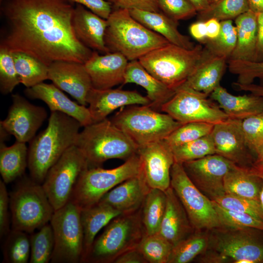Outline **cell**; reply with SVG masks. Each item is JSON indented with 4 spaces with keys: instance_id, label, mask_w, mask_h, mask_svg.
<instances>
[{
    "instance_id": "cell-1",
    "label": "cell",
    "mask_w": 263,
    "mask_h": 263,
    "mask_svg": "<svg viewBox=\"0 0 263 263\" xmlns=\"http://www.w3.org/2000/svg\"><path fill=\"white\" fill-rule=\"evenodd\" d=\"M75 6L69 0H0V47L26 54L48 66L58 61L84 64L94 51L75 35Z\"/></svg>"
},
{
    "instance_id": "cell-2",
    "label": "cell",
    "mask_w": 263,
    "mask_h": 263,
    "mask_svg": "<svg viewBox=\"0 0 263 263\" xmlns=\"http://www.w3.org/2000/svg\"><path fill=\"white\" fill-rule=\"evenodd\" d=\"M81 127L70 116L60 112H51L46 129L29 142L28 168L34 181L42 184L51 167L75 144Z\"/></svg>"
},
{
    "instance_id": "cell-3",
    "label": "cell",
    "mask_w": 263,
    "mask_h": 263,
    "mask_svg": "<svg viewBox=\"0 0 263 263\" xmlns=\"http://www.w3.org/2000/svg\"><path fill=\"white\" fill-rule=\"evenodd\" d=\"M105 43L110 52L123 55L130 61L169 42L134 19L128 9L117 8L107 19Z\"/></svg>"
},
{
    "instance_id": "cell-4",
    "label": "cell",
    "mask_w": 263,
    "mask_h": 263,
    "mask_svg": "<svg viewBox=\"0 0 263 263\" xmlns=\"http://www.w3.org/2000/svg\"><path fill=\"white\" fill-rule=\"evenodd\" d=\"M75 145L82 152L89 168L100 167L112 159L126 161L137 154L138 148L108 118L84 126Z\"/></svg>"
},
{
    "instance_id": "cell-5",
    "label": "cell",
    "mask_w": 263,
    "mask_h": 263,
    "mask_svg": "<svg viewBox=\"0 0 263 263\" xmlns=\"http://www.w3.org/2000/svg\"><path fill=\"white\" fill-rule=\"evenodd\" d=\"M203 49L202 44L189 49L169 43L150 52L138 60L151 75L176 91L195 70Z\"/></svg>"
},
{
    "instance_id": "cell-6",
    "label": "cell",
    "mask_w": 263,
    "mask_h": 263,
    "mask_svg": "<svg viewBox=\"0 0 263 263\" xmlns=\"http://www.w3.org/2000/svg\"><path fill=\"white\" fill-rule=\"evenodd\" d=\"M144 235L141 208L121 214L95 239L84 263H113L118 256L136 247Z\"/></svg>"
},
{
    "instance_id": "cell-7",
    "label": "cell",
    "mask_w": 263,
    "mask_h": 263,
    "mask_svg": "<svg viewBox=\"0 0 263 263\" xmlns=\"http://www.w3.org/2000/svg\"><path fill=\"white\" fill-rule=\"evenodd\" d=\"M110 120L138 147L164 140L182 125L148 105L121 108Z\"/></svg>"
},
{
    "instance_id": "cell-8",
    "label": "cell",
    "mask_w": 263,
    "mask_h": 263,
    "mask_svg": "<svg viewBox=\"0 0 263 263\" xmlns=\"http://www.w3.org/2000/svg\"><path fill=\"white\" fill-rule=\"evenodd\" d=\"M9 203L12 229L28 233L50 222L55 211L41 184L31 178L11 192Z\"/></svg>"
},
{
    "instance_id": "cell-9",
    "label": "cell",
    "mask_w": 263,
    "mask_h": 263,
    "mask_svg": "<svg viewBox=\"0 0 263 263\" xmlns=\"http://www.w3.org/2000/svg\"><path fill=\"white\" fill-rule=\"evenodd\" d=\"M140 170L137 154L113 169L88 168L79 177L70 201L81 209L90 207L98 203L106 193L118 184L138 175Z\"/></svg>"
},
{
    "instance_id": "cell-10",
    "label": "cell",
    "mask_w": 263,
    "mask_h": 263,
    "mask_svg": "<svg viewBox=\"0 0 263 263\" xmlns=\"http://www.w3.org/2000/svg\"><path fill=\"white\" fill-rule=\"evenodd\" d=\"M81 210L76 204L70 201L54 211L50 222L55 238L51 263H82L83 233Z\"/></svg>"
},
{
    "instance_id": "cell-11",
    "label": "cell",
    "mask_w": 263,
    "mask_h": 263,
    "mask_svg": "<svg viewBox=\"0 0 263 263\" xmlns=\"http://www.w3.org/2000/svg\"><path fill=\"white\" fill-rule=\"evenodd\" d=\"M170 187L195 231H209L222 226L212 200L195 186L181 163L174 162L171 167Z\"/></svg>"
},
{
    "instance_id": "cell-12",
    "label": "cell",
    "mask_w": 263,
    "mask_h": 263,
    "mask_svg": "<svg viewBox=\"0 0 263 263\" xmlns=\"http://www.w3.org/2000/svg\"><path fill=\"white\" fill-rule=\"evenodd\" d=\"M208 231L209 248L235 263H263V230L221 226Z\"/></svg>"
},
{
    "instance_id": "cell-13",
    "label": "cell",
    "mask_w": 263,
    "mask_h": 263,
    "mask_svg": "<svg viewBox=\"0 0 263 263\" xmlns=\"http://www.w3.org/2000/svg\"><path fill=\"white\" fill-rule=\"evenodd\" d=\"M88 168L85 157L75 145L49 169L41 185L55 211L71 200L79 177Z\"/></svg>"
},
{
    "instance_id": "cell-14",
    "label": "cell",
    "mask_w": 263,
    "mask_h": 263,
    "mask_svg": "<svg viewBox=\"0 0 263 263\" xmlns=\"http://www.w3.org/2000/svg\"><path fill=\"white\" fill-rule=\"evenodd\" d=\"M209 95L183 85L162 105L160 111L168 113L182 124L201 122L214 125L228 118Z\"/></svg>"
},
{
    "instance_id": "cell-15",
    "label": "cell",
    "mask_w": 263,
    "mask_h": 263,
    "mask_svg": "<svg viewBox=\"0 0 263 263\" xmlns=\"http://www.w3.org/2000/svg\"><path fill=\"white\" fill-rule=\"evenodd\" d=\"M195 186L211 200L225 194L224 177L234 163L213 154L182 164Z\"/></svg>"
},
{
    "instance_id": "cell-16",
    "label": "cell",
    "mask_w": 263,
    "mask_h": 263,
    "mask_svg": "<svg viewBox=\"0 0 263 263\" xmlns=\"http://www.w3.org/2000/svg\"><path fill=\"white\" fill-rule=\"evenodd\" d=\"M140 174L150 188L165 191L170 187V170L174 163L171 148L164 140L138 147Z\"/></svg>"
},
{
    "instance_id": "cell-17",
    "label": "cell",
    "mask_w": 263,
    "mask_h": 263,
    "mask_svg": "<svg viewBox=\"0 0 263 263\" xmlns=\"http://www.w3.org/2000/svg\"><path fill=\"white\" fill-rule=\"evenodd\" d=\"M12 104L6 117L0 126L16 141L26 143L35 136L46 119L47 113L42 107L35 105L19 94H13Z\"/></svg>"
},
{
    "instance_id": "cell-18",
    "label": "cell",
    "mask_w": 263,
    "mask_h": 263,
    "mask_svg": "<svg viewBox=\"0 0 263 263\" xmlns=\"http://www.w3.org/2000/svg\"><path fill=\"white\" fill-rule=\"evenodd\" d=\"M211 135L216 154L238 166H252L256 159L246 143L242 128V120L228 118L216 124Z\"/></svg>"
},
{
    "instance_id": "cell-19",
    "label": "cell",
    "mask_w": 263,
    "mask_h": 263,
    "mask_svg": "<svg viewBox=\"0 0 263 263\" xmlns=\"http://www.w3.org/2000/svg\"><path fill=\"white\" fill-rule=\"evenodd\" d=\"M48 79L81 105H87V97L93 88L84 64L65 61H55L48 66Z\"/></svg>"
},
{
    "instance_id": "cell-20",
    "label": "cell",
    "mask_w": 263,
    "mask_h": 263,
    "mask_svg": "<svg viewBox=\"0 0 263 263\" xmlns=\"http://www.w3.org/2000/svg\"><path fill=\"white\" fill-rule=\"evenodd\" d=\"M88 109L93 123L107 118L114 110L131 105H150L147 96H143L136 91L120 89L104 90L91 89L87 97Z\"/></svg>"
},
{
    "instance_id": "cell-21",
    "label": "cell",
    "mask_w": 263,
    "mask_h": 263,
    "mask_svg": "<svg viewBox=\"0 0 263 263\" xmlns=\"http://www.w3.org/2000/svg\"><path fill=\"white\" fill-rule=\"evenodd\" d=\"M129 60L121 54L109 52L100 55L94 51L84 63L93 88L104 90L122 84Z\"/></svg>"
},
{
    "instance_id": "cell-22",
    "label": "cell",
    "mask_w": 263,
    "mask_h": 263,
    "mask_svg": "<svg viewBox=\"0 0 263 263\" xmlns=\"http://www.w3.org/2000/svg\"><path fill=\"white\" fill-rule=\"evenodd\" d=\"M26 96L43 101L51 112H60L77 120L82 127L93 123L88 108L77 104L67 97L53 83L41 82L24 90Z\"/></svg>"
},
{
    "instance_id": "cell-23",
    "label": "cell",
    "mask_w": 263,
    "mask_h": 263,
    "mask_svg": "<svg viewBox=\"0 0 263 263\" xmlns=\"http://www.w3.org/2000/svg\"><path fill=\"white\" fill-rule=\"evenodd\" d=\"M150 188L140 174L118 184L106 193L99 202L105 204L121 214L139 209Z\"/></svg>"
},
{
    "instance_id": "cell-24",
    "label": "cell",
    "mask_w": 263,
    "mask_h": 263,
    "mask_svg": "<svg viewBox=\"0 0 263 263\" xmlns=\"http://www.w3.org/2000/svg\"><path fill=\"white\" fill-rule=\"evenodd\" d=\"M165 192L166 208L158 233L174 246L195 230L173 188L170 187Z\"/></svg>"
},
{
    "instance_id": "cell-25",
    "label": "cell",
    "mask_w": 263,
    "mask_h": 263,
    "mask_svg": "<svg viewBox=\"0 0 263 263\" xmlns=\"http://www.w3.org/2000/svg\"><path fill=\"white\" fill-rule=\"evenodd\" d=\"M73 23L76 37L86 46L93 51L104 54L110 52L104 40L107 19L85 6L76 4Z\"/></svg>"
},
{
    "instance_id": "cell-26",
    "label": "cell",
    "mask_w": 263,
    "mask_h": 263,
    "mask_svg": "<svg viewBox=\"0 0 263 263\" xmlns=\"http://www.w3.org/2000/svg\"><path fill=\"white\" fill-rule=\"evenodd\" d=\"M227 61L225 57L211 54L204 47L200 60L182 85L209 96L220 85Z\"/></svg>"
},
{
    "instance_id": "cell-27",
    "label": "cell",
    "mask_w": 263,
    "mask_h": 263,
    "mask_svg": "<svg viewBox=\"0 0 263 263\" xmlns=\"http://www.w3.org/2000/svg\"><path fill=\"white\" fill-rule=\"evenodd\" d=\"M134 83L143 87L153 109H161L175 94V91L158 80L142 66L138 60L129 61L123 84Z\"/></svg>"
},
{
    "instance_id": "cell-28",
    "label": "cell",
    "mask_w": 263,
    "mask_h": 263,
    "mask_svg": "<svg viewBox=\"0 0 263 263\" xmlns=\"http://www.w3.org/2000/svg\"><path fill=\"white\" fill-rule=\"evenodd\" d=\"M209 96L229 118L243 120L263 111V97L252 94L235 95L220 85Z\"/></svg>"
},
{
    "instance_id": "cell-29",
    "label": "cell",
    "mask_w": 263,
    "mask_h": 263,
    "mask_svg": "<svg viewBox=\"0 0 263 263\" xmlns=\"http://www.w3.org/2000/svg\"><path fill=\"white\" fill-rule=\"evenodd\" d=\"M132 16L148 28L160 35L170 43L191 49L195 45L188 37L178 29L177 21L160 11H144L137 9L129 10Z\"/></svg>"
},
{
    "instance_id": "cell-30",
    "label": "cell",
    "mask_w": 263,
    "mask_h": 263,
    "mask_svg": "<svg viewBox=\"0 0 263 263\" xmlns=\"http://www.w3.org/2000/svg\"><path fill=\"white\" fill-rule=\"evenodd\" d=\"M235 24L237 43L228 59L257 60V14L249 10L237 17Z\"/></svg>"
},
{
    "instance_id": "cell-31",
    "label": "cell",
    "mask_w": 263,
    "mask_h": 263,
    "mask_svg": "<svg viewBox=\"0 0 263 263\" xmlns=\"http://www.w3.org/2000/svg\"><path fill=\"white\" fill-rule=\"evenodd\" d=\"M262 180L252 167L235 164L224 179L225 194L253 199L260 202Z\"/></svg>"
},
{
    "instance_id": "cell-32",
    "label": "cell",
    "mask_w": 263,
    "mask_h": 263,
    "mask_svg": "<svg viewBox=\"0 0 263 263\" xmlns=\"http://www.w3.org/2000/svg\"><path fill=\"white\" fill-rule=\"evenodd\" d=\"M120 214V212L110 206L100 202L81 209L80 217L83 233L82 263H84L98 232Z\"/></svg>"
},
{
    "instance_id": "cell-33",
    "label": "cell",
    "mask_w": 263,
    "mask_h": 263,
    "mask_svg": "<svg viewBox=\"0 0 263 263\" xmlns=\"http://www.w3.org/2000/svg\"><path fill=\"white\" fill-rule=\"evenodd\" d=\"M28 148L26 143L16 141L7 147L0 145V173L2 181L8 184L21 177L28 167Z\"/></svg>"
},
{
    "instance_id": "cell-34",
    "label": "cell",
    "mask_w": 263,
    "mask_h": 263,
    "mask_svg": "<svg viewBox=\"0 0 263 263\" xmlns=\"http://www.w3.org/2000/svg\"><path fill=\"white\" fill-rule=\"evenodd\" d=\"M166 204L165 191L150 188L141 209V221L144 235L158 233L164 216Z\"/></svg>"
},
{
    "instance_id": "cell-35",
    "label": "cell",
    "mask_w": 263,
    "mask_h": 263,
    "mask_svg": "<svg viewBox=\"0 0 263 263\" xmlns=\"http://www.w3.org/2000/svg\"><path fill=\"white\" fill-rule=\"evenodd\" d=\"M12 54L20 83L26 88L48 79V66L26 54L18 52Z\"/></svg>"
},
{
    "instance_id": "cell-36",
    "label": "cell",
    "mask_w": 263,
    "mask_h": 263,
    "mask_svg": "<svg viewBox=\"0 0 263 263\" xmlns=\"http://www.w3.org/2000/svg\"><path fill=\"white\" fill-rule=\"evenodd\" d=\"M208 246V231H195L173 247L168 263H189L204 252Z\"/></svg>"
},
{
    "instance_id": "cell-37",
    "label": "cell",
    "mask_w": 263,
    "mask_h": 263,
    "mask_svg": "<svg viewBox=\"0 0 263 263\" xmlns=\"http://www.w3.org/2000/svg\"><path fill=\"white\" fill-rule=\"evenodd\" d=\"M28 233L12 229L7 235L3 247L5 262L27 263L30 260L31 244Z\"/></svg>"
},
{
    "instance_id": "cell-38",
    "label": "cell",
    "mask_w": 263,
    "mask_h": 263,
    "mask_svg": "<svg viewBox=\"0 0 263 263\" xmlns=\"http://www.w3.org/2000/svg\"><path fill=\"white\" fill-rule=\"evenodd\" d=\"M30 263H48L51 262L55 246L52 226L48 223L30 236Z\"/></svg>"
},
{
    "instance_id": "cell-39",
    "label": "cell",
    "mask_w": 263,
    "mask_h": 263,
    "mask_svg": "<svg viewBox=\"0 0 263 263\" xmlns=\"http://www.w3.org/2000/svg\"><path fill=\"white\" fill-rule=\"evenodd\" d=\"M221 25L218 36L213 39H207L203 44L211 54L228 60L236 45L237 30L232 20L221 21Z\"/></svg>"
},
{
    "instance_id": "cell-40",
    "label": "cell",
    "mask_w": 263,
    "mask_h": 263,
    "mask_svg": "<svg viewBox=\"0 0 263 263\" xmlns=\"http://www.w3.org/2000/svg\"><path fill=\"white\" fill-rule=\"evenodd\" d=\"M173 246L156 233L144 235L137 248L148 263H168Z\"/></svg>"
},
{
    "instance_id": "cell-41",
    "label": "cell",
    "mask_w": 263,
    "mask_h": 263,
    "mask_svg": "<svg viewBox=\"0 0 263 263\" xmlns=\"http://www.w3.org/2000/svg\"><path fill=\"white\" fill-rule=\"evenodd\" d=\"M174 161L183 164L216 154L211 133L171 148Z\"/></svg>"
},
{
    "instance_id": "cell-42",
    "label": "cell",
    "mask_w": 263,
    "mask_h": 263,
    "mask_svg": "<svg viewBox=\"0 0 263 263\" xmlns=\"http://www.w3.org/2000/svg\"><path fill=\"white\" fill-rule=\"evenodd\" d=\"M249 10L247 0H219L212 2L206 10L199 12L198 20L214 18L220 21L235 19Z\"/></svg>"
},
{
    "instance_id": "cell-43",
    "label": "cell",
    "mask_w": 263,
    "mask_h": 263,
    "mask_svg": "<svg viewBox=\"0 0 263 263\" xmlns=\"http://www.w3.org/2000/svg\"><path fill=\"white\" fill-rule=\"evenodd\" d=\"M214 124L201 122L182 124L165 139L171 148L189 142L211 133Z\"/></svg>"
},
{
    "instance_id": "cell-44",
    "label": "cell",
    "mask_w": 263,
    "mask_h": 263,
    "mask_svg": "<svg viewBox=\"0 0 263 263\" xmlns=\"http://www.w3.org/2000/svg\"><path fill=\"white\" fill-rule=\"evenodd\" d=\"M222 226L263 230V221L247 213L226 209L212 200Z\"/></svg>"
},
{
    "instance_id": "cell-45",
    "label": "cell",
    "mask_w": 263,
    "mask_h": 263,
    "mask_svg": "<svg viewBox=\"0 0 263 263\" xmlns=\"http://www.w3.org/2000/svg\"><path fill=\"white\" fill-rule=\"evenodd\" d=\"M212 200L224 208L247 213L263 221V209L259 201L227 194Z\"/></svg>"
},
{
    "instance_id": "cell-46",
    "label": "cell",
    "mask_w": 263,
    "mask_h": 263,
    "mask_svg": "<svg viewBox=\"0 0 263 263\" xmlns=\"http://www.w3.org/2000/svg\"><path fill=\"white\" fill-rule=\"evenodd\" d=\"M20 83L16 69L12 52L0 47V91L7 94Z\"/></svg>"
},
{
    "instance_id": "cell-47",
    "label": "cell",
    "mask_w": 263,
    "mask_h": 263,
    "mask_svg": "<svg viewBox=\"0 0 263 263\" xmlns=\"http://www.w3.org/2000/svg\"><path fill=\"white\" fill-rule=\"evenodd\" d=\"M228 68L230 73L238 76L237 83L249 84L258 78L263 80V60L244 61L228 59Z\"/></svg>"
},
{
    "instance_id": "cell-48",
    "label": "cell",
    "mask_w": 263,
    "mask_h": 263,
    "mask_svg": "<svg viewBox=\"0 0 263 263\" xmlns=\"http://www.w3.org/2000/svg\"><path fill=\"white\" fill-rule=\"evenodd\" d=\"M242 128L246 143L254 154L263 144V111L242 120Z\"/></svg>"
},
{
    "instance_id": "cell-49",
    "label": "cell",
    "mask_w": 263,
    "mask_h": 263,
    "mask_svg": "<svg viewBox=\"0 0 263 263\" xmlns=\"http://www.w3.org/2000/svg\"><path fill=\"white\" fill-rule=\"evenodd\" d=\"M159 10L178 21L194 16L197 12L188 0H157Z\"/></svg>"
},
{
    "instance_id": "cell-50",
    "label": "cell",
    "mask_w": 263,
    "mask_h": 263,
    "mask_svg": "<svg viewBox=\"0 0 263 263\" xmlns=\"http://www.w3.org/2000/svg\"><path fill=\"white\" fill-rule=\"evenodd\" d=\"M6 184L0 180V238L10 232L8 208L10 206L9 196Z\"/></svg>"
},
{
    "instance_id": "cell-51",
    "label": "cell",
    "mask_w": 263,
    "mask_h": 263,
    "mask_svg": "<svg viewBox=\"0 0 263 263\" xmlns=\"http://www.w3.org/2000/svg\"><path fill=\"white\" fill-rule=\"evenodd\" d=\"M75 3L82 5L97 15L107 19L112 12L111 2L106 0H69Z\"/></svg>"
},
{
    "instance_id": "cell-52",
    "label": "cell",
    "mask_w": 263,
    "mask_h": 263,
    "mask_svg": "<svg viewBox=\"0 0 263 263\" xmlns=\"http://www.w3.org/2000/svg\"><path fill=\"white\" fill-rule=\"evenodd\" d=\"M113 5L117 8L129 10L137 9L144 11H160L157 0H117Z\"/></svg>"
},
{
    "instance_id": "cell-53",
    "label": "cell",
    "mask_w": 263,
    "mask_h": 263,
    "mask_svg": "<svg viewBox=\"0 0 263 263\" xmlns=\"http://www.w3.org/2000/svg\"><path fill=\"white\" fill-rule=\"evenodd\" d=\"M113 263H148L137 247L118 256Z\"/></svg>"
},
{
    "instance_id": "cell-54",
    "label": "cell",
    "mask_w": 263,
    "mask_h": 263,
    "mask_svg": "<svg viewBox=\"0 0 263 263\" xmlns=\"http://www.w3.org/2000/svg\"><path fill=\"white\" fill-rule=\"evenodd\" d=\"M189 32L190 35L196 40L203 43L207 39L205 21L198 20L190 25Z\"/></svg>"
},
{
    "instance_id": "cell-55",
    "label": "cell",
    "mask_w": 263,
    "mask_h": 263,
    "mask_svg": "<svg viewBox=\"0 0 263 263\" xmlns=\"http://www.w3.org/2000/svg\"><path fill=\"white\" fill-rule=\"evenodd\" d=\"M199 261L206 263H223L229 260L216 250L208 248L199 256Z\"/></svg>"
},
{
    "instance_id": "cell-56",
    "label": "cell",
    "mask_w": 263,
    "mask_h": 263,
    "mask_svg": "<svg viewBox=\"0 0 263 263\" xmlns=\"http://www.w3.org/2000/svg\"><path fill=\"white\" fill-rule=\"evenodd\" d=\"M207 38V39H213L219 35L221 30V21L218 19L211 18L205 21Z\"/></svg>"
},
{
    "instance_id": "cell-57",
    "label": "cell",
    "mask_w": 263,
    "mask_h": 263,
    "mask_svg": "<svg viewBox=\"0 0 263 263\" xmlns=\"http://www.w3.org/2000/svg\"><path fill=\"white\" fill-rule=\"evenodd\" d=\"M257 56H263V12L257 14Z\"/></svg>"
},
{
    "instance_id": "cell-58",
    "label": "cell",
    "mask_w": 263,
    "mask_h": 263,
    "mask_svg": "<svg viewBox=\"0 0 263 263\" xmlns=\"http://www.w3.org/2000/svg\"><path fill=\"white\" fill-rule=\"evenodd\" d=\"M233 85L239 90L248 92L250 94L263 97V85L251 83L249 84H240L237 82Z\"/></svg>"
},
{
    "instance_id": "cell-59",
    "label": "cell",
    "mask_w": 263,
    "mask_h": 263,
    "mask_svg": "<svg viewBox=\"0 0 263 263\" xmlns=\"http://www.w3.org/2000/svg\"><path fill=\"white\" fill-rule=\"evenodd\" d=\"M252 167L262 180V186L260 193V203L263 209V164L256 159Z\"/></svg>"
},
{
    "instance_id": "cell-60",
    "label": "cell",
    "mask_w": 263,
    "mask_h": 263,
    "mask_svg": "<svg viewBox=\"0 0 263 263\" xmlns=\"http://www.w3.org/2000/svg\"><path fill=\"white\" fill-rule=\"evenodd\" d=\"M196 9L197 12H201L207 9L213 2L212 0H188Z\"/></svg>"
},
{
    "instance_id": "cell-61",
    "label": "cell",
    "mask_w": 263,
    "mask_h": 263,
    "mask_svg": "<svg viewBox=\"0 0 263 263\" xmlns=\"http://www.w3.org/2000/svg\"><path fill=\"white\" fill-rule=\"evenodd\" d=\"M249 10L259 14L263 12V0H247Z\"/></svg>"
},
{
    "instance_id": "cell-62",
    "label": "cell",
    "mask_w": 263,
    "mask_h": 263,
    "mask_svg": "<svg viewBox=\"0 0 263 263\" xmlns=\"http://www.w3.org/2000/svg\"><path fill=\"white\" fill-rule=\"evenodd\" d=\"M256 159L263 164V144L257 147L254 151Z\"/></svg>"
},
{
    "instance_id": "cell-63",
    "label": "cell",
    "mask_w": 263,
    "mask_h": 263,
    "mask_svg": "<svg viewBox=\"0 0 263 263\" xmlns=\"http://www.w3.org/2000/svg\"><path fill=\"white\" fill-rule=\"evenodd\" d=\"M106 0L114 4L116 2L117 0Z\"/></svg>"
},
{
    "instance_id": "cell-64",
    "label": "cell",
    "mask_w": 263,
    "mask_h": 263,
    "mask_svg": "<svg viewBox=\"0 0 263 263\" xmlns=\"http://www.w3.org/2000/svg\"><path fill=\"white\" fill-rule=\"evenodd\" d=\"M218 0H212V1L213 2H216V1H218Z\"/></svg>"
}]
</instances>
